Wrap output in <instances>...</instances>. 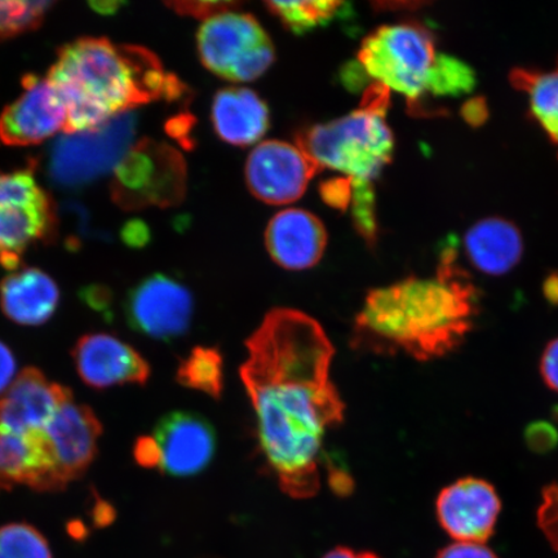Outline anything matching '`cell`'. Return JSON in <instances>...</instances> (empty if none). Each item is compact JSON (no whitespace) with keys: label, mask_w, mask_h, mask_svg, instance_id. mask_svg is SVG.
Masks as SVG:
<instances>
[{"label":"cell","mask_w":558,"mask_h":558,"mask_svg":"<svg viewBox=\"0 0 558 558\" xmlns=\"http://www.w3.org/2000/svg\"><path fill=\"white\" fill-rule=\"evenodd\" d=\"M124 312L132 330L169 341L190 329L193 298L185 286L170 277L155 275L129 292Z\"/></svg>","instance_id":"10"},{"label":"cell","mask_w":558,"mask_h":558,"mask_svg":"<svg viewBox=\"0 0 558 558\" xmlns=\"http://www.w3.org/2000/svg\"><path fill=\"white\" fill-rule=\"evenodd\" d=\"M437 558H498L485 544L458 542L439 550Z\"/></svg>","instance_id":"34"},{"label":"cell","mask_w":558,"mask_h":558,"mask_svg":"<svg viewBox=\"0 0 558 558\" xmlns=\"http://www.w3.org/2000/svg\"><path fill=\"white\" fill-rule=\"evenodd\" d=\"M60 291L53 279L37 268L11 271L0 282V308L23 326H40L58 310Z\"/></svg>","instance_id":"20"},{"label":"cell","mask_w":558,"mask_h":558,"mask_svg":"<svg viewBox=\"0 0 558 558\" xmlns=\"http://www.w3.org/2000/svg\"><path fill=\"white\" fill-rule=\"evenodd\" d=\"M323 558H380L378 555L374 553H368V550H364V553H357V550L347 548V547H338L330 550L329 554H326Z\"/></svg>","instance_id":"41"},{"label":"cell","mask_w":558,"mask_h":558,"mask_svg":"<svg viewBox=\"0 0 558 558\" xmlns=\"http://www.w3.org/2000/svg\"><path fill=\"white\" fill-rule=\"evenodd\" d=\"M82 299L96 312H100L104 316L110 312L111 295L108 290L90 286L82 292Z\"/></svg>","instance_id":"38"},{"label":"cell","mask_w":558,"mask_h":558,"mask_svg":"<svg viewBox=\"0 0 558 558\" xmlns=\"http://www.w3.org/2000/svg\"><path fill=\"white\" fill-rule=\"evenodd\" d=\"M434 35L417 23L386 25L362 41L360 65L389 89L408 97L413 108L427 94L436 59Z\"/></svg>","instance_id":"5"},{"label":"cell","mask_w":558,"mask_h":558,"mask_svg":"<svg viewBox=\"0 0 558 558\" xmlns=\"http://www.w3.org/2000/svg\"><path fill=\"white\" fill-rule=\"evenodd\" d=\"M218 349L197 347L181 362L177 380L181 386L198 390L219 400L225 388V369Z\"/></svg>","instance_id":"24"},{"label":"cell","mask_w":558,"mask_h":558,"mask_svg":"<svg viewBox=\"0 0 558 558\" xmlns=\"http://www.w3.org/2000/svg\"><path fill=\"white\" fill-rule=\"evenodd\" d=\"M149 230L142 221H130L123 228L122 239L131 247H144L149 241Z\"/></svg>","instance_id":"39"},{"label":"cell","mask_w":558,"mask_h":558,"mask_svg":"<svg viewBox=\"0 0 558 558\" xmlns=\"http://www.w3.org/2000/svg\"><path fill=\"white\" fill-rule=\"evenodd\" d=\"M538 523L550 546L558 550V480L543 492Z\"/></svg>","instance_id":"30"},{"label":"cell","mask_w":558,"mask_h":558,"mask_svg":"<svg viewBox=\"0 0 558 558\" xmlns=\"http://www.w3.org/2000/svg\"><path fill=\"white\" fill-rule=\"evenodd\" d=\"M476 83L473 70L463 61L438 53L427 83V94L456 96L470 93Z\"/></svg>","instance_id":"27"},{"label":"cell","mask_w":558,"mask_h":558,"mask_svg":"<svg viewBox=\"0 0 558 558\" xmlns=\"http://www.w3.org/2000/svg\"><path fill=\"white\" fill-rule=\"evenodd\" d=\"M72 357L83 383L95 389L117 386H145L150 366L135 348L114 335L95 332L76 341Z\"/></svg>","instance_id":"14"},{"label":"cell","mask_w":558,"mask_h":558,"mask_svg":"<svg viewBox=\"0 0 558 558\" xmlns=\"http://www.w3.org/2000/svg\"><path fill=\"white\" fill-rule=\"evenodd\" d=\"M464 247L474 268L488 276H504L521 260L523 242L511 221L488 218L466 232Z\"/></svg>","instance_id":"22"},{"label":"cell","mask_w":558,"mask_h":558,"mask_svg":"<svg viewBox=\"0 0 558 558\" xmlns=\"http://www.w3.org/2000/svg\"><path fill=\"white\" fill-rule=\"evenodd\" d=\"M51 2H24V0H0V41L32 32L44 21Z\"/></svg>","instance_id":"28"},{"label":"cell","mask_w":558,"mask_h":558,"mask_svg":"<svg viewBox=\"0 0 558 558\" xmlns=\"http://www.w3.org/2000/svg\"><path fill=\"white\" fill-rule=\"evenodd\" d=\"M246 347L241 379L265 465L289 497L313 498L324 438L344 421L345 404L330 378L331 341L308 314L279 308L265 316Z\"/></svg>","instance_id":"1"},{"label":"cell","mask_w":558,"mask_h":558,"mask_svg":"<svg viewBox=\"0 0 558 558\" xmlns=\"http://www.w3.org/2000/svg\"><path fill=\"white\" fill-rule=\"evenodd\" d=\"M323 171L305 153L283 142H265L251 153L246 165L248 190L269 205L298 201L310 181Z\"/></svg>","instance_id":"11"},{"label":"cell","mask_w":558,"mask_h":558,"mask_svg":"<svg viewBox=\"0 0 558 558\" xmlns=\"http://www.w3.org/2000/svg\"><path fill=\"white\" fill-rule=\"evenodd\" d=\"M388 107L389 89L375 82L360 110L300 132L298 146L320 170L331 169L353 181L373 183L393 156L395 138L386 122Z\"/></svg>","instance_id":"4"},{"label":"cell","mask_w":558,"mask_h":558,"mask_svg":"<svg viewBox=\"0 0 558 558\" xmlns=\"http://www.w3.org/2000/svg\"><path fill=\"white\" fill-rule=\"evenodd\" d=\"M134 453L140 465L146 466V469H158V449L151 436L140 437L135 445Z\"/></svg>","instance_id":"36"},{"label":"cell","mask_w":558,"mask_h":558,"mask_svg":"<svg viewBox=\"0 0 558 558\" xmlns=\"http://www.w3.org/2000/svg\"><path fill=\"white\" fill-rule=\"evenodd\" d=\"M211 118L216 134L235 146L253 145L269 129L267 105L248 88H226L216 94Z\"/></svg>","instance_id":"21"},{"label":"cell","mask_w":558,"mask_h":558,"mask_svg":"<svg viewBox=\"0 0 558 558\" xmlns=\"http://www.w3.org/2000/svg\"><path fill=\"white\" fill-rule=\"evenodd\" d=\"M352 218L355 229L366 241L374 246L378 240V220H376L375 191L369 181H353Z\"/></svg>","instance_id":"29"},{"label":"cell","mask_w":558,"mask_h":558,"mask_svg":"<svg viewBox=\"0 0 558 558\" xmlns=\"http://www.w3.org/2000/svg\"><path fill=\"white\" fill-rule=\"evenodd\" d=\"M546 292L550 302H558V277L549 278L546 286Z\"/></svg>","instance_id":"42"},{"label":"cell","mask_w":558,"mask_h":558,"mask_svg":"<svg viewBox=\"0 0 558 558\" xmlns=\"http://www.w3.org/2000/svg\"><path fill=\"white\" fill-rule=\"evenodd\" d=\"M265 244L279 267L304 270L314 267L323 257L327 233L317 216L304 209L290 208L270 220Z\"/></svg>","instance_id":"19"},{"label":"cell","mask_w":558,"mask_h":558,"mask_svg":"<svg viewBox=\"0 0 558 558\" xmlns=\"http://www.w3.org/2000/svg\"><path fill=\"white\" fill-rule=\"evenodd\" d=\"M0 558H52L50 544L29 523L0 527Z\"/></svg>","instance_id":"26"},{"label":"cell","mask_w":558,"mask_h":558,"mask_svg":"<svg viewBox=\"0 0 558 558\" xmlns=\"http://www.w3.org/2000/svg\"><path fill=\"white\" fill-rule=\"evenodd\" d=\"M477 313V290L456 267L451 251L436 277H410L369 292L354 320L352 347L417 361L441 359L463 344Z\"/></svg>","instance_id":"2"},{"label":"cell","mask_w":558,"mask_h":558,"mask_svg":"<svg viewBox=\"0 0 558 558\" xmlns=\"http://www.w3.org/2000/svg\"><path fill=\"white\" fill-rule=\"evenodd\" d=\"M193 125V120L190 117H179L174 118L169 125H167V130H169L171 136L178 138L181 144L184 146H190V137H191V129Z\"/></svg>","instance_id":"40"},{"label":"cell","mask_w":558,"mask_h":558,"mask_svg":"<svg viewBox=\"0 0 558 558\" xmlns=\"http://www.w3.org/2000/svg\"><path fill=\"white\" fill-rule=\"evenodd\" d=\"M66 108V134L97 128L140 105L178 100L186 87L143 47L83 38L62 47L48 74Z\"/></svg>","instance_id":"3"},{"label":"cell","mask_w":558,"mask_h":558,"mask_svg":"<svg viewBox=\"0 0 558 558\" xmlns=\"http://www.w3.org/2000/svg\"><path fill=\"white\" fill-rule=\"evenodd\" d=\"M320 197L327 205L345 211L352 204L353 183L349 178H337L320 185Z\"/></svg>","instance_id":"32"},{"label":"cell","mask_w":558,"mask_h":558,"mask_svg":"<svg viewBox=\"0 0 558 558\" xmlns=\"http://www.w3.org/2000/svg\"><path fill=\"white\" fill-rule=\"evenodd\" d=\"M72 399V390L48 380L40 369L26 367L0 396V428L44 430L62 404Z\"/></svg>","instance_id":"18"},{"label":"cell","mask_w":558,"mask_h":558,"mask_svg":"<svg viewBox=\"0 0 558 558\" xmlns=\"http://www.w3.org/2000/svg\"><path fill=\"white\" fill-rule=\"evenodd\" d=\"M151 437L158 449V469L170 476H193L204 471L214 458L215 432L197 414L177 411L166 415Z\"/></svg>","instance_id":"16"},{"label":"cell","mask_w":558,"mask_h":558,"mask_svg":"<svg viewBox=\"0 0 558 558\" xmlns=\"http://www.w3.org/2000/svg\"><path fill=\"white\" fill-rule=\"evenodd\" d=\"M136 128V117L128 111L95 129L60 137L48 160L52 183L74 190L114 171L135 145Z\"/></svg>","instance_id":"7"},{"label":"cell","mask_w":558,"mask_h":558,"mask_svg":"<svg viewBox=\"0 0 558 558\" xmlns=\"http://www.w3.org/2000/svg\"><path fill=\"white\" fill-rule=\"evenodd\" d=\"M513 86L529 95L530 109L553 142L558 144V65L550 72L515 69Z\"/></svg>","instance_id":"23"},{"label":"cell","mask_w":558,"mask_h":558,"mask_svg":"<svg viewBox=\"0 0 558 558\" xmlns=\"http://www.w3.org/2000/svg\"><path fill=\"white\" fill-rule=\"evenodd\" d=\"M16 373V360L11 349L0 341V393L10 387Z\"/></svg>","instance_id":"37"},{"label":"cell","mask_w":558,"mask_h":558,"mask_svg":"<svg viewBox=\"0 0 558 558\" xmlns=\"http://www.w3.org/2000/svg\"><path fill=\"white\" fill-rule=\"evenodd\" d=\"M58 211L32 169L0 172V265L11 271L33 244L52 239Z\"/></svg>","instance_id":"9"},{"label":"cell","mask_w":558,"mask_h":558,"mask_svg":"<svg viewBox=\"0 0 558 558\" xmlns=\"http://www.w3.org/2000/svg\"><path fill=\"white\" fill-rule=\"evenodd\" d=\"M527 445L535 451H548L558 441L557 430L547 423L530 425L527 432Z\"/></svg>","instance_id":"33"},{"label":"cell","mask_w":558,"mask_h":558,"mask_svg":"<svg viewBox=\"0 0 558 558\" xmlns=\"http://www.w3.org/2000/svg\"><path fill=\"white\" fill-rule=\"evenodd\" d=\"M186 163L172 146L140 140L114 170L111 197L125 211L173 207L184 199Z\"/></svg>","instance_id":"6"},{"label":"cell","mask_w":558,"mask_h":558,"mask_svg":"<svg viewBox=\"0 0 558 558\" xmlns=\"http://www.w3.org/2000/svg\"><path fill=\"white\" fill-rule=\"evenodd\" d=\"M25 485L40 493L68 486L56 466L44 430L0 428V488Z\"/></svg>","instance_id":"17"},{"label":"cell","mask_w":558,"mask_h":558,"mask_svg":"<svg viewBox=\"0 0 558 558\" xmlns=\"http://www.w3.org/2000/svg\"><path fill=\"white\" fill-rule=\"evenodd\" d=\"M500 499L487 481L466 477L445 487L436 501L439 523L451 538L485 544L494 534Z\"/></svg>","instance_id":"13"},{"label":"cell","mask_w":558,"mask_h":558,"mask_svg":"<svg viewBox=\"0 0 558 558\" xmlns=\"http://www.w3.org/2000/svg\"><path fill=\"white\" fill-rule=\"evenodd\" d=\"M179 15L190 16L198 20H211L216 16L234 12L239 9L236 2H172L167 3Z\"/></svg>","instance_id":"31"},{"label":"cell","mask_w":558,"mask_h":558,"mask_svg":"<svg viewBox=\"0 0 558 558\" xmlns=\"http://www.w3.org/2000/svg\"><path fill=\"white\" fill-rule=\"evenodd\" d=\"M44 434L56 466L66 484L85 474L99 452L102 425L87 404H62L46 425Z\"/></svg>","instance_id":"15"},{"label":"cell","mask_w":558,"mask_h":558,"mask_svg":"<svg viewBox=\"0 0 558 558\" xmlns=\"http://www.w3.org/2000/svg\"><path fill=\"white\" fill-rule=\"evenodd\" d=\"M90 5H93V9L95 11L105 13V15H107V13H114L117 11L118 7L122 5V3L105 2V3H93Z\"/></svg>","instance_id":"43"},{"label":"cell","mask_w":558,"mask_h":558,"mask_svg":"<svg viewBox=\"0 0 558 558\" xmlns=\"http://www.w3.org/2000/svg\"><path fill=\"white\" fill-rule=\"evenodd\" d=\"M541 374L549 389L558 393V338L544 349L541 360Z\"/></svg>","instance_id":"35"},{"label":"cell","mask_w":558,"mask_h":558,"mask_svg":"<svg viewBox=\"0 0 558 558\" xmlns=\"http://www.w3.org/2000/svg\"><path fill=\"white\" fill-rule=\"evenodd\" d=\"M197 40L202 64L230 82L257 80L276 59L268 34L247 13L228 12L206 21Z\"/></svg>","instance_id":"8"},{"label":"cell","mask_w":558,"mask_h":558,"mask_svg":"<svg viewBox=\"0 0 558 558\" xmlns=\"http://www.w3.org/2000/svg\"><path fill=\"white\" fill-rule=\"evenodd\" d=\"M265 5L286 29L295 34L331 23L347 7L343 2H268Z\"/></svg>","instance_id":"25"},{"label":"cell","mask_w":558,"mask_h":558,"mask_svg":"<svg viewBox=\"0 0 558 558\" xmlns=\"http://www.w3.org/2000/svg\"><path fill=\"white\" fill-rule=\"evenodd\" d=\"M23 87L24 93L0 116V143L4 145L39 144L65 130L66 108L50 80L26 75Z\"/></svg>","instance_id":"12"}]
</instances>
